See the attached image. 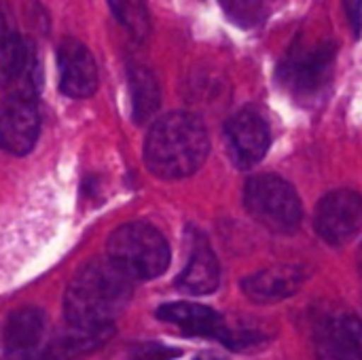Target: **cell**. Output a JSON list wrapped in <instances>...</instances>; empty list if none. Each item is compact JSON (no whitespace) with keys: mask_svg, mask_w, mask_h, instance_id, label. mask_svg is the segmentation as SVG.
I'll return each mask as SVG.
<instances>
[{"mask_svg":"<svg viewBox=\"0 0 362 360\" xmlns=\"http://www.w3.org/2000/svg\"><path fill=\"white\" fill-rule=\"evenodd\" d=\"M115 335V325L112 327H95V329H85V327H66L57 337L51 342V350H55L59 356L66 360H76L78 356L91 354L108 339Z\"/></svg>","mask_w":362,"mask_h":360,"instance_id":"17","label":"cell"},{"mask_svg":"<svg viewBox=\"0 0 362 360\" xmlns=\"http://www.w3.org/2000/svg\"><path fill=\"white\" fill-rule=\"evenodd\" d=\"M106 257L132 282L155 280L165 274L172 250L165 236L148 223H125L106 242Z\"/></svg>","mask_w":362,"mask_h":360,"instance_id":"4","label":"cell"},{"mask_svg":"<svg viewBox=\"0 0 362 360\" xmlns=\"http://www.w3.org/2000/svg\"><path fill=\"white\" fill-rule=\"evenodd\" d=\"M337 51L331 38L303 40L299 36L278 64V83L301 104L318 102L331 87Z\"/></svg>","mask_w":362,"mask_h":360,"instance_id":"3","label":"cell"},{"mask_svg":"<svg viewBox=\"0 0 362 360\" xmlns=\"http://www.w3.org/2000/svg\"><path fill=\"white\" fill-rule=\"evenodd\" d=\"M195 360H221V359H214V356H197Z\"/></svg>","mask_w":362,"mask_h":360,"instance_id":"23","label":"cell"},{"mask_svg":"<svg viewBox=\"0 0 362 360\" xmlns=\"http://www.w3.org/2000/svg\"><path fill=\"white\" fill-rule=\"evenodd\" d=\"M59 91L74 100L91 98L98 91V66L91 51L76 38H64L57 45Z\"/></svg>","mask_w":362,"mask_h":360,"instance_id":"10","label":"cell"},{"mask_svg":"<svg viewBox=\"0 0 362 360\" xmlns=\"http://www.w3.org/2000/svg\"><path fill=\"white\" fill-rule=\"evenodd\" d=\"M45 335V314L38 308H21L13 312L0 333L2 360L19 359L38 350Z\"/></svg>","mask_w":362,"mask_h":360,"instance_id":"15","label":"cell"},{"mask_svg":"<svg viewBox=\"0 0 362 360\" xmlns=\"http://www.w3.org/2000/svg\"><path fill=\"white\" fill-rule=\"evenodd\" d=\"M227 17L242 25L255 28L265 19V0H221Z\"/></svg>","mask_w":362,"mask_h":360,"instance_id":"19","label":"cell"},{"mask_svg":"<svg viewBox=\"0 0 362 360\" xmlns=\"http://www.w3.org/2000/svg\"><path fill=\"white\" fill-rule=\"evenodd\" d=\"M155 316L168 325H176L182 333H187L191 337L216 339L233 352H246L252 348H261L267 342V337L257 331L227 329V325L218 312H214L208 306H199V303H189V301L163 303L157 308Z\"/></svg>","mask_w":362,"mask_h":360,"instance_id":"6","label":"cell"},{"mask_svg":"<svg viewBox=\"0 0 362 360\" xmlns=\"http://www.w3.org/2000/svg\"><path fill=\"white\" fill-rule=\"evenodd\" d=\"M127 87L132 98V115L138 125H144L151 121L159 106H161V85L157 74L142 66V64H129L127 66Z\"/></svg>","mask_w":362,"mask_h":360,"instance_id":"16","label":"cell"},{"mask_svg":"<svg viewBox=\"0 0 362 360\" xmlns=\"http://www.w3.org/2000/svg\"><path fill=\"white\" fill-rule=\"evenodd\" d=\"M225 142L233 166L250 170L265 159L272 146L269 123L257 108L246 106L225 123Z\"/></svg>","mask_w":362,"mask_h":360,"instance_id":"9","label":"cell"},{"mask_svg":"<svg viewBox=\"0 0 362 360\" xmlns=\"http://www.w3.org/2000/svg\"><path fill=\"white\" fill-rule=\"evenodd\" d=\"M346 19L350 23V30L354 38H361L362 34V0H344Z\"/></svg>","mask_w":362,"mask_h":360,"instance_id":"21","label":"cell"},{"mask_svg":"<svg viewBox=\"0 0 362 360\" xmlns=\"http://www.w3.org/2000/svg\"><path fill=\"white\" fill-rule=\"evenodd\" d=\"M108 4L115 17L136 40H144L151 34V15L146 0H108Z\"/></svg>","mask_w":362,"mask_h":360,"instance_id":"18","label":"cell"},{"mask_svg":"<svg viewBox=\"0 0 362 360\" xmlns=\"http://www.w3.org/2000/svg\"><path fill=\"white\" fill-rule=\"evenodd\" d=\"M134 295V282L108 261H91L81 267L64 293L68 327H112Z\"/></svg>","mask_w":362,"mask_h":360,"instance_id":"2","label":"cell"},{"mask_svg":"<svg viewBox=\"0 0 362 360\" xmlns=\"http://www.w3.org/2000/svg\"><path fill=\"white\" fill-rule=\"evenodd\" d=\"M30 57L32 49L21 36L11 6L0 2V89L21 81Z\"/></svg>","mask_w":362,"mask_h":360,"instance_id":"14","label":"cell"},{"mask_svg":"<svg viewBox=\"0 0 362 360\" xmlns=\"http://www.w3.org/2000/svg\"><path fill=\"white\" fill-rule=\"evenodd\" d=\"M308 278L310 274L301 265H274L244 278L240 286L252 303L269 306L297 295Z\"/></svg>","mask_w":362,"mask_h":360,"instance_id":"13","label":"cell"},{"mask_svg":"<svg viewBox=\"0 0 362 360\" xmlns=\"http://www.w3.org/2000/svg\"><path fill=\"white\" fill-rule=\"evenodd\" d=\"M180 356V350L163 346L159 342H142V344H132L127 350L129 360H172Z\"/></svg>","mask_w":362,"mask_h":360,"instance_id":"20","label":"cell"},{"mask_svg":"<svg viewBox=\"0 0 362 360\" xmlns=\"http://www.w3.org/2000/svg\"><path fill=\"white\" fill-rule=\"evenodd\" d=\"M316 360H362V320L354 314H335L316 325Z\"/></svg>","mask_w":362,"mask_h":360,"instance_id":"11","label":"cell"},{"mask_svg":"<svg viewBox=\"0 0 362 360\" xmlns=\"http://www.w3.org/2000/svg\"><path fill=\"white\" fill-rule=\"evenodd\" d=\"M6 360H66V359H64V356H59L55 350L45 348V350H36V352L25 354V356H19V359H6Z\"/></svg>","mask_w":362,"mask_h":360,"instance_id":"22","label":"cell"},{"mask_svg":"<svg viewBox=\"0 0 362 360\" xmlns=\"http://www.w3.org/2000/svg\"><path fill=\"white\" fill-rule=\"evenodd\" d=\"M210 153L204 121L187 110H174L153 123L144 140V163L161 180L193 176Z\"/></svg>","mask_w":362,"mask_h":360,"instance_id":"1","label":"cell"},{"mask_svg":"<svg viewBox=\"0 0 362 360\" xmlns=\"http://www.w3.org/2000/svg\"><path fill=\"white\" fill-rule=\"evenodd\" d=\"M314 229L329 246H346L362 233V195L354 189L327 193L314 212Z\"/></svg>","mask_w":362,"mask_h":360,"instance_id":"7","label":"cell"},{"mask_svg":"<svg viewBox=\"0 0 362 360\" xmlns=\"http://www.w3.org/2000/svg\"><path fill=\"white\" fill-rule=\"evenodd\" d=\"M221 284L218 259L197 229H189V259L176 278V289L187 295H212Z\"/></svg>","mask_w":362,"mask_h":360,"instance_id":"12","label":"cell"},{"mask_svg":"<svg viewBox=\"0 0 362 360\" xmlns=\"http://www.w3.org/2000/svg\"><path fill=\"white\" fill-rule=\"evenodd\" d=\"M358 267H361V274H362V248H361V255H358Z\"/></svg>","mask_w":362,"mask_h":360,"instance_id":"24","label":"cell"},{"mask_svg":"<svg viewBox=\"0 0 362 360\" xmlns=\"http://www.w3.org/2000/svg\"><path fill=\"white\" fill-rule=\"evenodd\" d=\"M40 134V112L36 93L19 89L0 102V149L23 157L28 155Z\"/></svg>","mask_w":362,"mask_h":360,"instance_id":"8","label":"cell"},{"mask_svg":"<svg viewBox=\"0 0 362 360\" xmlns=\"http://www.w3.org/2000/svg\"><path fill=\"white\" fill-rule=\"evenodd\" d=\"M246 212L274 233H295L303 219V204L291 182L274 174H259L244 185Z\"/></svg>","mask_w":362,"mask_h":360,"instance_id":"5","label":"cell"}]
</instances>
